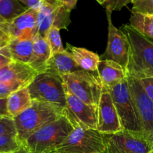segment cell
Returning <instances> with one entry per match:
<instances>
[{
  "instance_id": "cell-32",
  "label": "cell",
  "mask_w": 153,
  "mask_h": 153,
  "mask_svg": "<svg viewBox=\"0 0 153 153\" xmlns=\"http://www.w3.org/2000/svg\"><path fill=\"white\" fill-rule=\"evenodd\" d=\"M28 8L39 10L43 5L42 0H16Z\"/></svg>"
},
{
  "instance_id": "cell-10",
  "label": "cell",
  "mask_w": 153,
  "mask_h": 153,
  "mask_svg": "<svg viewBox=\"0 0 153 153\" xmlns=\"http://www.w3.org/2000/svg\"><path fill=\"white\" fill-rule=\"evenodd\" d=\"M105 153H149L153 146L140 134L127 130L105 134Z\"/></svg>"
},
{
  "instance_id": "cell-2",
  "label": "cell",
  "mask_w": 153,
  "mask_h": 153,
  "mask_svg": "<svg viewBox=\"0 0 153 153\" xmlns=\"http://www.w3.org/2000/svg\"><path fill=\"white\" fill-rule=\"evenodd\" d=\"M64 112L49 103L32 100L31 107L13 117L17 137L22 143L40 128L61 117Z\"/></svg>"
},
{
  "instance_id": "cell-18",
  "label": "cell",
  "mask_w": 153,
  "mask_h": 153,
  "mask_svg": "<svg viewBox=\"0 0 153 153\" xmlns=\"http://www.w3.org/2000/svg\"><path fill=\"white\" fill-rule=\"evenodd\" d=\"M52 55V52L46 38L37 35L34 39L33 53L29 66L37 74L46 70L47 62Z\"/></svg>"
},
{
  "instance_id": "cell-19",
  "label": "cell",
  "mask_w": 153,
  "mask_h": 153,
  "mask_svg": "<svg viewBox=\"0 0 153 153\" xmlns=\"http://www.w3.org/2000/svg\"><path fill=\"white\" fill-rule=\"evenodd\" d=\"M70 52L73 55L76 64L82 70L89 72H97L101 58L95 52L85 48L76 47L67 43Z\"/></svg>"
},
{
  "instance_id": "cell-37",
  "label": "cell",
  "mask_w": 153,
  "mask_h": 153,
  "mask_svg": "<svg viewBox=\"0 0 153 153\" xmlns=\"http://www.w3.org/2000/svg\"><path fill=\"white\" fill-rule=\"evenodd\" d=\"M6 24H7V22H5L1 17H0V27H1L2 29H5Z\"/></svg>"
},
{
  "instance_id": "cell-22",
  "label": "cell",
  "mask_w": 153,
  "mask_h": 153,
  "mask_svg": "<svg viewBox=\"0 0 153 153\" xmlns=\"http://www.w3.org/2000/svg\"><path fill=\"white\" fill-rule=\"evenodd\" d=\"M130 25L137 32L153 42V16L132 13Z\"/></svg>"
},
{
  "instance_id": "cell-6",
  "label": "cell",
  "mask_w": 153,
  "mask_h": 153,
  "mask_svg": "<svg viewBox=\"0 0 153 153\" xmlns=\"http://www.w3.org/2000/svg\"><path fill=\"white\" fill-rule=\"evenodd\" d=\"M61 77L73 95L86 104L98 107L103 85L97 73L80 70Z\"/></svg>"
},
{
  "instance_id": "cell-33",
  "label": "cell",
  "mask_w": 153,
  "mask_h": 153,
  "mask_svg": "<svg viewBox=\"0 0 153 153\" xmlns=\"http://www.w3.org/2000/svg\"><path fill=\"white\" fill-rule=\"evenodd\" d=\"M10 117L7 109V97L0 98V118Z\"/></svg>"
},
{
  "instance_id": "cell-29",
  "label": "cell",
  "mask_w": 153,
  "mask_h": 153,
  "mask_svg": "<svg viewBox=\"0 0 153 153\" xmlns=\"http://www.w3.org/2000/svg\"><path fill=\"white\" fill-rule=\"evenodd\" d=\"M131 2V0H107L103 6L106 9L114 11V10H120L126 5Z\"/></svg>"
},
{
  "instance_id": "cell-28",
  "label": "cell",
  "mask_w": 153,
  "mask_h": 153,
  "mask_svg": "<svg viewBox=\"0 0 153 153\" xmlns=\"http://www.w3.org/2000/svg\"><path fill=\"white\" fill-rule=\"evenodd\" d=\"M1 135L17 136V131L13 117H7L0 118V136Z\"/></svg>"
},
{
  "instance_id": "cell-34",
  "label": "cell",
  "mask_w": 153,
  "mask_h": 153,
  "mask_svg": "<svg viewBox=\"0 0 153 153\" xmlns=\"http://www.w3.org/2000/svg\"><path fill=\"white\" fill-rule=\"evenodd\" d=\"M10 41V38L7 33L0 27V48L7 46Z\"/></svg>"
},
{
  "instance_id": "cell-38",
  "label": "cell",
  "mask_w": 153,
  "mask_h": 153,
  "mask_svg": "<svg viewBox=\"0 0 153 153\" xmlns=\"http://www.w3.org/2000/svg\"><path fill=\"white\" fill-rule=\"evenodd\" d=\"M96 1H97V2L99 3V4H102V5H103V4L105 3V1H107V0H96Z\"/></svg>"
},
{
  "instance_id": "cell-16",
  "label": "cell",
  "mask_w": 153,
  "mask_h": 153,
  "mask_svg": "<svg viewBox=\"0 0 153 153\" xmlns=\"http://www.w3.org/2000/svg\"><path fill=\"white\" fill-rule=\"evenodd\" d=\"M37 72L28 64L14 61L0 68V82H22L31 83Z\"/></svg>"
},
{
  "instance_id": "cell-36",
  "label": "cell",
  "mask_w": 153,
  "mask_h": 153,
  "mask_svg": "<svg viewBox=\"0 0 153 153\" xmlns=\"http://www.w3.org/2000/svg\"><path fill=\"white\" fill-rule=\"evenodd\" d=\"M10 153H31V152H30L29 151H28V149H27L25 146H23V144H22V146H21L19 149H18L17 150L13 151V152H10Z\"/></svg>"
},
{
  "instance_id": "cell-14",
  "label": "cell",
  "mask_w": 153,
  "mask_h": 153,
  "mask_svg": "<svg viewBox=\"0 0 153 153\" xmlns=\"http://www.w3.org/2000/svg\"><path fill=\"white\" fill-rule=\"evenodd\" d=\"M37 13L38 10L28 8L23 13L7 22L4 31L7 33L10 40H34L38 34Z\"/></svg>"
},
{
  "instance_id": "cell-1",
  "label": "cell",
  "mask_w": 153,
  "mask_h": 153,
  "mask_svg": "<svg viewBox=\"0 0 153 153\" xmlns=\"http://www.w3.org/2000/svg\"><path fill=\"white\" fill-rule=\"evenodd\" d=\"M129 43L127 76L137 79L153 78V42L137 32L130 25H123Z\"/></svg>"
},
{
  "instance_id": "cell-5",
  "label": "cell",
  "mask_w": 153,
  "mask_h": 153,
  "mask_svg": "<svg viewBox=\"0 0 153 153\" xmlns=\"http://www.w3.org/2000/svg\"><path fill=\"white\" fill-rule=\"evenodd\" d=\"M27 88L32 100L49 103L61 110L65 109V84L61 76L48 71L39 73Z\"/></svg>"
},
{
  "instance_id": "cell-35",
  "label": "cell",
  "mask_w": 153,
  "mask_h": 153,
  "mask_svg": "<svg viewBox=\"0 0 153 153\" xmlns=\"http://www.w3.org/2000/svg\"><path fill=\"white\" fill-rule=\"evenodd\" d=\"M60 1L65 6H67L70 10H72L76 7V4L77 3L78 0H60Z\"/></svg>"
},
{
  "instance_id": "cell-30",
  "label": "cell",
  "mask_w": 153,
  "mask_h": 153,
  "mask_svg": "<svg viewBox=\"0 0 153 153\" xmlns=\"http://www.w3.org/2000/svg\"><path fill=\"white\" fill-rule=\"evenodd\" d=\"M13 59L8 46L0 48V68L13 62Z\"/></svg>"
},
{
  "instance_id": "cell-21",
  "label": "cell",
  "mask_w": 153,
  "mask_h": 153,
  "mask_svg": "<svg viewBox=\"0 0 153 153\" xmlns=\"http://www.w3.org/2000/svg\"><path fill=\"white\" fill-rule=\"evenodd\" d=\"M34 40H11L8 43L9 49L11 52L14 61L29 65L32 58Z\"/></svg>"
},
{
  "instance_id": "cell-31",
  "label": "cell",
  "mask_w": 153,
  "mask_h": 153,
  "mask_svg": "<svg viewBox=\"0 0 153 153\" xmlns=\"http://www.w3.org/2000/svg\"><path fill=\"white\" fill-rule=\"evenodd\" d=\"M145 91L153 102V78L139 79Z\"/></svg>"
},
{
  "instance_id": "cell-20",
  "label": "cell",
  "mask_w": 153,
  "mask_h": 153,
  "mask_svg": "<svg viewBox=\"0 0 153 153\" xmlns=\"http://www.w3.org/2000/svg\"><path fill=\"white\" fill-rule=\"evenodd\" d=\"M31 105L32 99L27 87L14 91L7 97V109L13 118L31 107Z\"/></svg>"
},
{
  "instance_id": "cell-7",
  "label": "cell",
  "mask_w": 153,
  "mask_h": 153,
  "mask_svg": "<svg viewBox=\"0 0 153 153\" xmlns=\"http://www.w3.org/2000/svg\"><path fill=\"white\" fill-rule=\"evenodd\" d=\"M108 89L123 128L142 136L138 113L130 91L127 77Z\"/></svg>"
},
{
  "instance_id": "cell-24",
  "label": "cell",
  "mask_w": 153,
  "mask_h": 153,
  "mask_svg": "<svg viewBox=\"0 0 153 153\" xmlns=\"http://www.w3.org/2000/svg\"><path fill=\"white\" fill-rule=\"evenodd\" d=\"M45 38L49 43L52 54L61 52L65 50L63 47L62 42H61L59 28L56 27L50 28Z\"/></svg>"
},
{
  "instance_id": "cell-23",
  "label": "cell",
  "mask_w": 153,
  "mask_h": 153,
  "mask_svg": "<svg viewBox=\"0 0 153 153\" xmlns=\"http://www.w3.org/2000/svg\"><path fill=\"white\" fill-rule=\"evenodd\" d=\"M16 0H0V17L9 22L28 10Z\"/></svg>"
},
{
  "instance_id": "cell-9",
  "label": "cell",
  "mask_w": 153,
  "mask_h": 153,
  "mask_svg": "<svg viewBox=\"0 0 153 153\" xmlns=\"http://www.w3.org/2000/svg\"><path fill=\"white\" fill-rule=\"evenodd\" d=\"M66 107L64 114L73 126L79 125L86 128H98V107L90 105L73 95L66 87Z\"/></svg>"
},
{
  "instance_id": "cell-15",
  "label": "cell",
  "mask_w": 153,
  "mask_h": 153,
  "mask_svg": "<svg viewBox=\"0 0 153 153\" xmlns=\"http://www.w3.org/2000/svg\"><path fill=\"white\" fill-rule=\"evenodd\" d=\"M103 86L111 88L127 77L125 69L111 60L101 59L97 71Z\"/></svg>"
},
{
  "instance_id": "cell-12",
  "label": "cell",
  "mask_w": 153,
  "mask_h": 153,
  "mask_svg": "<svg viewBox=\"0 0 153 153\" xmlns=\"http://www.w3.org/2000/svg\"><path fill=\"white\" fill-rule=\"evenodd\" d=\"M111 13L112 11L106 9L108 22V38L107 48L104 54L105 59L115 61L126 70L129 57V43L123 31L114 25L111 20Z\"/></svg>"
},
{
  "instance_id": "cell-17",
  "label": "cell",
  "mask_w": 153,
  "mask_h": 153,
  "mask_svg": "<svg viewBox=\"0 0 153 153\" xmlns=\"http://www.w3.org/2000/svg\"><path fill=\"white\" fill-rule=\"evenodd\" d=\"M80 70L82 69L76 64L72 54L64 50L52 54L47 62L46 71L61 76Z\"/></svg>"
},
{
  "instance_id": "cell-13",
  "label": "cell",
  "mask_w": 153,
  "mask_h": 153,
  "mask_svg": "<svg viewBox=\"0 0 153 153\" xmlns=\"http://www.w3.org/2000/svg\"><path fill=\"white\" fill-rule=\"evenodd\" d=\"M97 130L103 134H115L123 130L110 91L105 86L98 105Z\"/></svg>"
},
{
  "instance_id": "cell-39",
  "label": "cell",
  "mask_w": 153,
  "mask_h": 153,
  "mask_svg": "<svg viewBox=\"0 0 153 153\" xmlns=\"http://www.w3.org/2000/svg\"><path fill=\"white\" fill-rule=\"evenodd\" d=\"M149 153H153V149H152V150H151V151H150V152H149Z\"/></svg>"
},
{
  "instance_id": "cell-11",
  "label": "cell",
  "mask_w": 153,
  "mask_h": 153,
  "mask_svg": "<svg viewBox=\"0 0 153 153\" xmlns=\"http://www.w3.org/2000/svg\"><path fill=\"white\" fill-rule=\"evenodd\" d=\"M71 10L61 2L51 4L43 2L37 13V35L45 38L52 27L67 29L70 25Z\"/></svg>"
},
{
  "instance_id": "cell-4",
  "label": "cell",
  "mask_w": 153,
  "mask_h": 153,
  "mask_svg": "<svg viewBox=\"0 0 153 153\" xmlns=\"http://www.w3.org/2000/svg\"><path fill=\"white\" fill-rule=\"evenodd\" d=\"M105 134L77 125L68 137L49 153H105Z\"/></svg>"
},
{
  "instance_id": "cell-26",
  "label": "cell",
  "mask_w": 153,
  "mask_h": 153,
  "mask_svg": "<svg viewBox=\"0 0 153 153\" xmlns=\"http://www.w3.org/2000/svg\"><path fill=\"white\" fill-rule=\"evenodd\" d=\"M132 13L153 16V0H131Z\"/></svg>"
},
{
  "instance_id": "cell-8",
  "label": "cell",
  "mask_w": 153,
  "mask_h": 153,
  "mask_svg": "<svg viewBox=\"0 0 153 153\" xmlns=\"http://www.w3.org/2000/svg\"><path fill=\"white\" fill-rule=\"evenodd\" d=\"M127 80L138 113L142 136L153 146V102L139 79L127 76Z\"/></svg>"
},
{
  "instance_id": "cell-3",
  "label": "cell",
  "mask_w": 153,
  "mask_h": 153,
  "mask_svg": "<svg viewBox=\"0 0 153 153\" xmlns=\"http://www.w3.org/2000/svg\"><path fill=\"white\" fill-rule=\"evenodd\" d=\"M74 128L68 118L62 115L44 126L22 142L31 153H49L62 143Z\"/></svg>"
},
{
  "instance_id": "cell-27",
  "label": "cell",
  "mask_w": 153,
  "mask_h": 153,
  "mask_svg": "<svg viewBox=\"0 0 153 153\" xmlns=\"http://www.w3.org/2000/svg\"><path fill=\"white\" fill-rule=\"evenodd\" d=\"M29 84L22 82H0V98L7 97L14 91L27 87Z\"/></svg>"
},
{
  "instance_id": "cell-25",
  "label": "cell",
  "mask_w": 153,
  "mask_h": 153,
  "mask_svg": "<svg viewBox=\"0 0 153 153\" xmlns=\"http://www.w3.org/2000/svg\"><path fill=\"white\" fill-rule=\"evenodd\" d=\"M22 143L17 136H0V153H10L17 150L22 146Z\"/></svg>"
}]
</instances>
